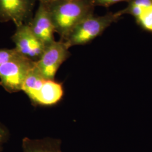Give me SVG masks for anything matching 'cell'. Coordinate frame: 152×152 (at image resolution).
<instances>
[{
  "instance_id": "14",
  "label": "cell",
  "mask_w": 152,
  "mask_h": 152,
  "mask_svg": "<svg viewBox=\"0 0 152 152\" xmlns=\"http://www.w3.org/2000/svg\"><path fill=\"white\" fill-rule=\"evenodd\" d=\"M94 6H104L108 7L120 2H128L130 0H91Z\"/></svg>"
},
{
  "instance_id": "5",
  "label": "cell",
  "mask_w": 152,
  "mask_h": 152,
  "mask_svg": "<svg viewBox=\"0 0 152 152\" xmlns=\"http://www.w3.org/2000/svg\"><path fill=\"white\" fill-rule=\"evenodd\" d=\"M12 40L18 53L34 62L39 59L46 48L45 44L34 35L27 23L16 27Z\"/></svg>"
},
{
  "instance_id": "17",
  "label": "cell",
  "mask_w": 152,
  "mask_h": 152,
  "mask_svg": "<svg viewBox=\"0 0 152 152\" xmlns=\"http://www.w3.org/2000/svg\"><path fill=\"white\" fill-rule=\"evenodd\" d=\"M2 148L1 147V145H0V152H2Z\"/></svg>"
},
{
  "instance_id": "15",
  "label": "cell",
  "mask_w": 152,
  "mask_h": 152,
  "mask_svg": "<svg viewBox=\"0 0 152 152\" xmlns=\"http://www.w3.org/2000/svg\"><path fill=\"white\" fill-rule=\"evenodd\" d=\"M9 131L5 127L0 123V145L5 142L8 139Z\"/></svg>"
},
{
  "instance_id": "13",
  "label": "cell",
  "mask_w": 152,
  "mask_h": 152,
  "mask_svg": "<svg viewBox=\"0 0 152 152\" xmlns=\"http://www.w3.org/2000/svg\"><path fill=\"white\" fill-rule=\"evenodd\" d=\"M19 54L15 49H0V66L18 56Z\"/></svg>"
},
{
  "instance_id": "9",
  "label": "cell",
  "mask_w": 152,
  "mask_h": 152,
  "mask_svg": "<svg viewBox=\"0 0 152 152\" xmlns=\"http://www.w3.org/2000/svg\"><path fill=\"white\" fill-rule=\"evenodd\" d=\"M46 80L41 75L36 64L28 73L24 82L22 91L27 95L33 103Z\"/></svg>"
},
{
  "instance_id": "1",
  "label": "cell",
  "mask_w": 152,
  "mask_h": 152,
  "mask_svg": "<svg viewBox=\"0 0 152 152\" xmlns=\"http://www.w3.org/2000/svg\"><path fill=\"white\" fill-rule=\"evenodd\" d=\"M48 6L55 32L64 41L82 21L94 14L91 0H53Z\"/></svg>"
},
{
  "instance_id": "11",
  "label": "cell",
  "mask_w": 152,
  "mask_h": 152,
  "mask_svg": "<svg viewBox=\"0 0 152 152\" xmlns=\"http://www.w3.org/2000/svg\"><path fill=\"white\" fill-rule=\"evenodd\" d=\"M124 9L118 11L120 15L129 14L136 19L142 12L152 5V0H130Z\"/></svg>"
},
{
  "instance_id": "8",
  "label": "cell",
  "mask_w": 152,
  "mask_h": 152,
  "mask_svg": "<svg viewBox=\"0 0 152 152\" xmlns=\"http://www.w3.org/2000/svg\"><path fill=\"white\" fill-rule=\"evenodd\" d=\"M63 95L62 85L54 80H46L34 104L51 105L57 103Z\"/></svg>"
},
{
  "instance_id": "10",
  "label": "cell",
  "mask_w": 152,
  "mask_h": 152,
  "mask_svg": "<svg viewBox=\"0 0 152 152\" xmlns=\"http://www.w3.org/2000/svg\"><path fill=\"white\" fill-rule=\"evenodd\" d=\"M23 152H61L58 144L50 140L25 137L22 140Z\"/></svg>"
},
{
  "instance_id": "16",
  "label": "cell",
  "mask_w": 152,
  "mask_h": 152,
  "mask_svg": "<svg viewBox=\"0 0 152 152\" xmlns=\"http://www.w3.org/2000/svg\"><path fill=\"white\" fill-rule=\"evenodd\" d=\"M38 1L39 2V3L44 4L45 5H48V4H49V3H50L51 1H53V0H38Z\"/></svg>"
},
{
  "instance_id": "3",
  "label": "cell",
  "mask_w": 152,
  "mask_h": 152,
  "mask_svg": "<svg viewBox=\"0 0 152 152\" xmlns=\"http://www.w3.org/2000/svg\"><path fill=\"white\" fill-rule=\"evenodd\" d=\"M35 62L19 55L0 66V85L7 92H19Z\"/></svg>"
},
{
  "instance_id": "7",
  "label": "cell",
  "mask_w": 152,
  "mask_h": 152,
  "mask_svg": "<svg viewBox=\"0 0 152 152\" xmlns=\"http://www.w3.org/2000/svg\"><path fill=\"white\" fill-rule=\"evenodd\" d=\"M28 25L34 35L46 46L55 41L54 26L46 5L39 3L34 16Z\"/></svg>"
},
{
  "instance_id": "2",
  "label": "cell",
  "mask_w": 152,
  "mask_h": 152,
  "mask_svg": "<svg viewBox=\"0 0 152 152\" xmlns=\"http://www.w3.org/2000/svg\"><path fill=\"white\" fill-rule=\"evenodd\" d=\"M121 16L118 12H110L102 16L92 14L77 25L64 41L69 48L87 44L102 34Z\"/></svg>"
},
{
  "instance_id": "4",
  "label": "cell",
  "mask_w": 152,
  "mask_h": 152,
  "mask_svg": "<svg viewBox=\"0 0 152 152\" xmlns=\"http://www.w3.org/2000/svg\"><path fill=\"white\" fill-rule=\"evenodd\" d=\"M69 48L63 40L54 41L46 46L36 66L46 80H54L55 76L61 65L70 55Z\"/></svg>"
},
{
  "instance_id": "12",
  "label": "cell",
  "mask_w": 152,
  "mask_h": 152,
  "mask_svg": "<svg viewBox=\"0 0 152 152\" xmlns=\"http://www.w3.org/2000/svg\"><path fill=\"white\" fill-rule=\"evenodd\" d=\"M135 20L144 30L152 34V5L142 11Z\"/></svg>"
},
{
  "instance_id": "6",
  "label": "cell",
  "mask_w": 152,
  "mask_h": 152,
  "mask_svg": "<svg viewBox=\"0 0 152 152\" xmlns=\"http://www.w3.org/2000/svg\"><path fill=\"white\" fill-rule=\"evenodd\" d=\"M36 0H0V22H13L16 27L30 16Z\"/></svg>"
}]
</instances>
